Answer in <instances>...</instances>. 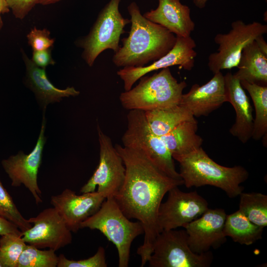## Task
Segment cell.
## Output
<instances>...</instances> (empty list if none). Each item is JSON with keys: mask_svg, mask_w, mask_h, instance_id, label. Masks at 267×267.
Segmentation results:
<instances>
[{"mask_svg": "<svg viewBox=\"0 0 267 267\" xmlns=\"http://www.w3.org/2000/svg\"><path fill=\"white\" fill-rule=\"evenodd\" d=\"M115 147L123 161L126 175L114 198L127 218L137 220L142 225L144 240L137 254L143 267L160 233L157 217L162 200L170 190L183 184V181L166 175L141 152L118 144Z\"/></svg>", "mask_w": 267, "mask_h": 267, "instance_id": "obj_1", "label": "cell"}, {"mask_svg": "<svg viewBox=\"0 0 267 267\" xmlns=\"http://www.w3.org/2000/svg\"><path fill=\"white\" fill-rule=\"evenodd\" d=\"M128 11L131 27L128 36L122 40V46L112 57L116 66H145L163 57L173 48L176 36L144 17L135 2L129 5Z\"/></svg>", "mask_w": 267, "mask_h": 267, "instance_id": "obj_2", "label": "cell"}, {"mask_svg": "<svg viewBox=\"0 0 267 267\" xmlns=\"http://www.w3.org/2000/svg\"><path fill=\"white\" fill-rule=\"evenodd\" d=\"M179 175L187 188L210 185L222 190L230 198L239 196L241 186L249 178L247 170L241 166L227 167L213 160L200 147L185 155L177 156Z\"/></svg>", "mask_w": 267, "mask_h": 267, "instance_id": "obj_3", "label": "cell"}, {"mask_svg": "<svg viewBox=\"0 0 267 267\" xmlns=\"http://www.w3.org/2000/svg\"><path fill=\"white\" fill-rule=\"evenodd\" d=\"M139 80L136 86L122 92L119 96L122 106L129 111L145 112L178 104L187 87L185 81L178 82L169 67Z\"/></svg>", "mask_w": 267, "mask_h": 267, "instance_id": "obj_4", "label": "cell"}, {"mask_svg": "<svg viewBox=\"0 0 267 267\" xmlns=\"http://www.w3.org/2000/svg\"><path fill=\"white\" fill-rule=\"evenodd\" d=\"M100 231L116 247L118 267H127L134 240L144 233L141 223L131 221L121 210L114 197L106 198L93 215L83 222L80 228Z\"/></svg>", "mask_w": 267, "mask_h": 267, "instance_id": "obj_5", "label": "cell"}, {"mask_svg": "<svg viewBox=\"0 0 267 267\" xmlns=\"http://www.w3.org/2000/svg\"><path fill=\"white\" fill-rule=\"evenodd\" d=\"M123 145L141 152L169 177L182 179L176 170L174 159L160 136L150 129L144 111L130 110L127 130L122 137Z\"/></svg>", "mask_w": 267, "mask_h": 267, "instance_id": "obj_6", "label": "cell"}, {"mask_svg": "<svg viewBox=\"0 0 267 267\" xmlns=\"http://www.w3.org/2000/svg\"><path fill=\"white\" fill-rule=\"evenodd\" d=\"M121 0H110L99 13L89 33L79 41L83 48L82 58L91 67L103 51L112 50L114 53L120 48L121 36L125 27L131 22L119 10Z\"/></svg>", "mask_w": 267, "mask_h": 267, "instance_id": "obj_7", "label": "cell"}, {"mask_svg": "<svg viewBox=\"0 0 267 267\" xmlns=\"http://www.w3.org/2000/svg\"><path fill=\"white\" fill-rule=\"evenodd\" d=\"M213 260L209 251L194 253L185 229L163 230L157 235L148 261L150 267H209Z\"/></svg>", "mask_w": 267, "mask_h": 267, "instance_id": "obj_8", "label": "cell"}, {"mask_svg": "<svg viewBox=\"0 0 267 267\" xmlns=\"http://www.w3.org/2000/svg\"><path fill=\"white\" fill-rule=\"evenodd\" d=\"M231 27L228 33L217 34L214 38L219 47L217 52L209 55L208 62L213 74L236 67L244 47L267 33V25L257 21L246 24L237 20L231 23Z\"/></svg>", "mask_w": 267, "mask_h": 267, "instance_id": "obj_9", "label": "cell"}, {"mask_svg": "<svg viewBox=\"0 0 267 267\" xmlns=\"http://www.w3.org/2000/svg\"><path fill=\"white\" fill-rule=\"evenodd\" d=\"M99 144V161L97 168L88 181L82 187L81 193L97 191L106 198L114 197L122 187L126 169L122 158L113 146L111 138L97 124Z\"/></svg>", "mask_w": 267, "mask_h": 267, "instance_id": "obj_10", "label": "cell"}, {"mask_svg": "<svg viewBox=\"0 0 267 267\" xmlns=\"http://www.w3.org/2000/svg\"><path fill=\"white\" fill-rule=\"evenodd\" d=\"M45 128L46 119L45 113H43L38 138L32 151L26 154L20 151L1 162L4 171L11 181V185L19 187L23 184L30 192L37 205L43 202L42 192L38 183V174L46 142Z\"/></svg>", "mask_w": 267, "mask_h": 267, "instance_id": "obj_11", "label": "cell"}, {"mask_svg": "<svg viewBox=\"0 0 267 267\" xmlns=\"http://www.w3.org/2000/svg\"><path fill=\"white\" fill-rule=\"evenodd\" d=\"M168 193L166 201L161 203L158 211L159 232L183 227L209 209L207 200L196 191L185 192L176 186Z\"/></svg>", "mask_w": 267, "mask_h": 267, "instance_id": "obj_12", "label": "cell"}, {"mask_svg": "<svg viewBox=\"0 0 267 267\" xmlns=\"http://www.w3.org/2000/svg\"><path fill=\"white\" fill-rule=\"evenodd\" d=\"M28 221L32 227L22 232V238L26 244L56 251L71 243L72 231L53 207L44 209Z\"/></svg>", "mask_w": 267, "mask_h": 267, "instance_id": "obj_13", "label": "cell"}, {"mask_svg": "<svg viewBox=\"0 0 267 267\" xmlns=\"http://www.w3.org/2000/svg\"><path fill=\"white\" fill-rule=\"evenodd\" d=\"M173 48L166 55L143 67H126L117 71V75L124 83L125 91L130 90L141 77L151 72L179 66L183 69L190 71L194 66L197 55L195 50L196 44L191 36H176Z\"/></svg>", "mask_w": 267, "mask_h": 267, "instance_id": "obj_14", "label": "cell"}, {"mask_svg": "<svg viewBox=\"0 0 267 267\" xmlns=\"http://www.w3.org/2000/svg\"><path fill=\"white\" fill-rule=\"evenodd\" d=\"M227 214L222 208L208 209L201 216L183 228L188 236V242L194 253L201 254L216 249L226 241L224 225Z\"/></svg>", "mask_w": 267, "mask_h": 267, "instance_id": "obj_15", "label": "cell"}, {"mask_svg": "<svg viewBox=\"0 0 267 267\" xmlns=\"http://www.w3.org/2000/svg\"><path fill=\"white\" fill-rule=\"evenodd\" d=\"M105 199L96 191L78 195L70 189H65L61 193L52 195L50 204L58 212L70 230L77 232L81 223L95 213Z\"/></svg>", "mask_w": 267, "mask_h": 267, "instance_id": "obj_16", "label": "cell"}, {"mask_svg": "<svg viewBox=\"0 0 267 267\" xmlns=\"http://www.w3.org/2000/svg\"><path fill=\"white\" fill-rule=\"evenodd\" d=\"M227 101L224 75L220 71L206 84L193 85L188 92L183 93L179 104L194 117H199L208 115Z\"/></svg>", "mask_w": 267, "mask_h": 267, "instance_id": "obj_17", "label": "cell"}, {"mask_svg": "<svg viewBox=\"0 0 267 267\" xmlns=\"http://www.w3.org/2000/svg\"><path fill=\"white\" fill-rule=\"evenodd\" d=\"M224 80L227 102L232 105L236 113L235 123L229 132L246 143L252 138L253 130L254 118L250 100L240 81L232 73L227 72Z\"/></svg>", "mask_w": 267, "mask_h": 267, "instance_id": "obj_18", "label": "cell"}, {"mask_svg": "<svg viewBox=\"0 0 267 267\" xmlns=\"http://www.w3.org/2000/svg\"><path fill=\"white\" fill-rule=\"evenodd\" d=\"M155 9L144 13L148 20L167 29L176 36L187 37L194 30L195 24L189 7L179 0H158Z\"/></svg>", "mask_w": 267, "mask_h": 267, "instance_id": "obj_19", "label": "cell"}, {"mask_svg": "<svg viewBox=\"0 0 267 267\" xmlns=\"http://www.w3.org/2000/svg\"><path fill=\"white\" fill-rule=\"evenodd\" d=\"M23 57L26 66V83L34 93L43 113L45 112L49 104L59 102L63 97L80 94L73 87L63 89L56 88L48 79L45 69L36 65L24 52Z\"/></svg>", "mask_w": 267, "mask_h": 267, "instance_id": "obj_20", "label": "cell"}, {"mask_svg": "<svg viewBox=\"0 0 267 267\" xmlns=\"http://www.w3.org/2000/svg\"><path fill=\"white\" fill-rule=\"evenodd\" d=\"M233 74L240 81L267 86V55L259 48L255 40L243 49Z\"/></svg>", "mask_w": 267, "mask_h": 267, "instance_id": "obj_21", "label": "cell"}, {"mask_svg": "<svg viewBox=\"0 0 267 267\" xmlns=\"http://www.w3.org/2000/svg\"><path fill=\"white\" fill-rule=\"evenodd\" d=\"M197 130L198 123L194 118L180 124L160 137L173 158L188 154L202 146L203 140L196 134Z\"/></svg>", "mask_w": 267, "mask_h": 267, "instance_id": "obj_22", "label": "cell"}, {"mask_svg": "<svg viewBox=\"0 0 267 267\" xmlns=\"http://www.w3.org/2000/svg\"><path fill=\"white\" fill-rule=\"evenodd\" d=\"M144 112L152 131L159 136L167 134L180 124L195 118L187 108L179 103Z\"/></svg>", "mask_w": 267, "mask_h": 267, "instance_id": "obj_23", "label": "cell"}, {"mask_svg": "<svg viewBox=\"0 0 267 267\" xmlns=\"http://www.w3.org/2000/svg\"><path fill=\"white\" fill-rule=\"evenodd\" d=\"M264 229L252 222L238 210L226 215L223 231L234 242L249 246L262 238Z\"/></svg>", "mask_w": 267, "mask_h": 267, "instance_id": "obj_24", "label": "cell"}, {"mask_svg": "<svg viewBox=\"0 0 267 267\" xmlns=\"http://www.w3.org/2000/svg\"><path fill=\"white\" fill-rule=\"evenodd\" d=\"M243 88L249 93L255 110L252 138L264 140L267 143V86H262L246 81H240Z\"/></svg>", "mask_w": 267, "mask_h": 267, "instance_id": "obj_25", "label": "cell"}, {"mask_svg": "<svg viewBox=\"0 0 267 267\" xmlns=\"http://www.w3.org/2000/svg\"><path fill=\"white\" fill-rule=\"evenodd\" d=\"M239 210L255 224L264 228L267 226V195L259 192L240 195Z\"/></svg>", "mask_w": 267, "mask_h": 267, "instance_id": "obj_26", "label": "cell"}, {"mask_svg": "<svg viewBox=\"0 0 267 267\" xmlns=\"http://www.w3.org/2000/svg\"><path fill=\"white\" fill-rule=\"evenodd\" d=\"M55 251L42 250L26 244L18 262L17 267H56L58 256Z\"/></svg>", "mask_w": 267, "mask_h": 267, "instance_id": "obj_27", "label": "cell"}, {"mask_svg": "<svg viewBox=\"0 0 267 267\" xmlns=\"http://www.w3.org/2000/svg\"><path fill=\"white\" fill-rule=\"evenodd\" d=\"M26 243L22 236L7 234L0 237V263L2 267H17Z\"/></svg>", "mask_w": 267, "mask_h": 267, "instance_id": "obj_28", "label": "cell"}, {"mask_svg": "<svg viewBox=\"0 0 267 267\" xmlns=\"http://www.w3.org/2000/svg\"><path fill=\"white\" fill-rule=\"evenodd\" d=\"M0 217L15 224L22 231L30 228L32 224L19 212L14 202L2 184L0 177Z\"/></svg>", "mask_w": 267, "mask_h": 267, "instance_id": "obj_29", "label": "cell"}, {"mask_svg": "<svg viewBox=\"0 0 267 267\" xmlns=\"http://www.w3.org/2000/svg\"><path fill=\"white\" fill-rule=\"evenodd\" d=\"M105 251L102 246L98 247L95 254L86 259L72 260L68 259L64 255L58 256L57 267H106Z\"/></svg>", "mask_w": 267, "mask_h": 267, "instance_id": "obj_30", "label": "cell"}, {"mask_svg": "<svg viewBox=\"0 0 267 267\" xmlns=\"http://www.w3.org/2000/svg\"><path fill=\"white\" fill-rule=\"evenodd\" d=\"M50 33L46 29H38L34 27L27 36L29 44L33 51L49 49L54 43L49 37Z\"/></svg>", "mask_w": 267, "mask_h": 267, "instance_id": "obj_31", "label": "cell"}, {"mask_svg": "<svg viewBox=\"0 0 267 267\" xmlns=\"http://www.w3.org/2000/svg\"><path fill=\"white\" fill-rule=\"evenodd\" d=\"M17 18L23 19L41 0H5Z\"/></svg>", "mask_w": 267, "mask_h": 267, "instance_id": "obj_32", "label": "cell"}, {"mask_svg": "<svg viewBox=\"0 0 267 267\" xmlns=\"http://www.w3.org/2000/svg\"><path fill=\"white\" fill-rule=\"evenodd\" d=\"M49 49L33 51L32 61L38 67L45 69L49 65H53L55 62L52 59Z\"/></svg>", "mask_w": 267, "mask_h": 267, "instance_id": "obj_33", "label": "cell"}, {"mask_svg": "<svg viewBox=\"0 0 267 267\" xmlns=\"http://www.w3.org/2000/svg\"><path fill=\"white\" fill-rule=\"evenodd\" d=\"M7 234L22 236V231L13 222L0 217V236Z\"/></svg>", "mask_w": 267, "mask_h": 267, "instance_id": "obj_34", "label": "cell"}, {"mask_svg": "<svg viewBox=\"0 0 267 267\" xmlns=\"http://www.w3.org/2000/svg\"><path fill=\"white\" fill-rule=\"evenodd\" d=\"M255 41L261 50L267 55V44L263 38V36L259 37Z\"/></svg>", "mask_w": 267, "mask_h": 267, "instance_id": "obj_35", "label": "cell"}, {"mask_svg": "<svg viewBox=\"0 0 267 267\" xmlns=\"http://www.w3.org/2000/svg\"><path fill=\"white\" fill-rule=\"evenodd\" d=\"M10 9L5 0H0V14L8 12Z\"/></svg>", "mask_w": 267, "mask_h": 267, "instance_id": "obj_36", "label": "cell"}, {"mask_svg": "<svg viewBox=\"0 0 267 267\" xmlns=\"http://www.w3.org/2000/svg\"><path fill=\"white\" fill-rule=\"evenodd\" d=\"M208 0H193V3L199 8H204Z\"/></svg>", "mask_w": 267, "mask_h": 267, "instance_id": "obj_37", "label": "cell"}, {"mask_svg": "<svg viewBox=\"0 0 267 267\" xmlns=\"http://www.w3.org/2000/svg\"><path fill=\"white\" fill-rule=\"evenodd\" d=\"M61 0H41L39 3L42 5H47L55 3Z\"/></svg>", "mask_w": 267, "mask_h": 267, "instance_id": "obj_38", "label": "cell"}, {"mask_svg": "<svg viewBox=\"0 0 267 267\" xmlns=\"http://www.w3.org/2000/svg\"><path fill=\"white\" fill-rule=\"evenodd\" d=\"M2 25H3V22H2V18L1 17V15L0 14V30L2 28Z\"/></svg>", "mask_w": 267, "mask_h": 267, "instance_id": "obj_39", "label": "cell"}, {"mask_svg": "<svg viewBox=\"0 0 267 267\" xmlns=\"http://www.w3.org/2000/svg\"><path fill=\"white\" fill-rule=\"evenodd\" d=\"M0 267H2V266H1V265L0 264Z\"/></svg>", "mask_w": 267, "mask_h": 267, "instance_id": "obj_40", "label": "cell"}, {"mask_svg": "<svg viewBox=\"0 0 267 267\" xmlns=\"http://www.w3.org/2000/svg\"><path fill=\"white\" fill-rule=\"evenodd\" d=\"M266 1H267V0H266Z\"/></svg>", "mask_w": 267, "mask_h": 267, "instance_id": "obj_41", "label": "cell"}]
</instances>
